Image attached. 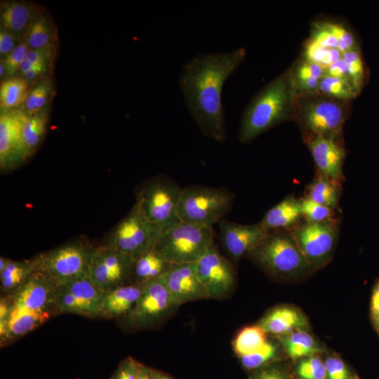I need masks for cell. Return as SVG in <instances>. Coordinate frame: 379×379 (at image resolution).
<instances>
[{
  "label": "cell",
  "mask_w": 379,
  "mask_h": 379,
  "mask_svg": "<svg viewBox=\"0 0 379 379\" xmlns=\"http://www.w3.org/2000/svg\"><path fill=\"white\" fill-rule=\"evenodd\" d=\"M34 271V259L19 261L9 259L6 267L0 272L1 289L14 293Z\"/></svg>",
  "instance_id": "obj_30"
},
{
  "label": "cell",
  "mask_w": 379,
  "mask_h": 379,
  "mask_svg": "<svg viewBox=\"0 0 379 379\" xmlns=\"http://www.w3.org/2000/svg\"><path fill=\"white\" fill-rule=\"evenodd\" d=\"M343 52L335 48L322 47L310 39L305 44L303 57L324 68L342 58Z\"/></svg>",
  "instance_id": "obj_36"
},
{
  "label": "cell",
  "mask_w": 379,
  "mask_h": 379,
  "mask_svg": "<svg viewBox=\"0 0 379 379\" xmlns=\"http://www.w3.org/2000/svg\"><path fill=\"white\" fill-rule=\"evenodd\" d=\"M318 171L342 182L345 152L338 138L315 136L305 140Z\"/></svg>",
  "instance_id": "obj_17"
},
{
  "label": "cell",
  "mask_w": 379,
  "mask_h": 379,
  "mask_svg": "<svg viewBox=\"0 0 379 379\" xmlns=\"http://www.w3.org/2000/svg\"><path fill=\"white\" fill-rule=\"evenodd\" d=\"M52 86L49 80L39 83L29 91L25 102V110L27 114L32 115L40 111L47 104L51 93Z\"/></svg>",
  "instance_id": "obj_38"
},
{
  "label": "cell",
  "mask_w": 379,
  "mask_h": 379,
  "mask_svg": "<svg viewBox=\"0 0 379 379\" xmlns=\"http://www.w3.org/2000/svg\"><path fill=\"white\" fill-rule=\"evenodd\" d=\"M13 304V303H12ZM12 304L10 305L8 300L4 298L0 301V335L3 336L6 327L7 321L11 312Z\"/></svg>",
  "instance_id": "obj_50"
},
{
  "label": "cell",
  "mask_w": 379,
  "mask_h": 379,
  "mask_svg": "<svg viewBox=\"0 0 379 379\" xmlns=\"http://www.w3.org/2000/svg\"><path fill=\"white\" fill-rule=\"evenodd\" d=\"M55 30L51 20L40 13L25 33L22 41L30 49L54 46Z\"/></svg>",
  "instance_id": "obj_29"
},
{
  "label": "cell",
  "mask_w": 379,
  "mask_h": 379,
  "mask_svg": "<svg viewBox=\"0 0 379 379\" xmlns=\"http://www.w3.org/2000/svg\"><path fill=\"white\" fill-rule=\"evenodd\" d=\"M337 222H300L290 232L312 267L325 265L332 257L339 234Z\"/></svg>",
  "instance_id": "obj_10"
},
{
  "label": "cell",
  "mask_w": 379,
  "mask_h": 379,
  "mask_svg": "<svg viewBox=\"0 0 379 379\" xmlns=\"http://www.w3.org/2000/svg\"><path fill=\"white\" fill-rule=\"evenodd\" d=\"M302 217L314 223L337 222L335 209L319 204L307 197L300 199Z\"/></svg>",
  "instance_id": "obj_35"
},
{
  "label": "cell",
  "mask_w": 379,
  "mask_h": 379,
  "mask_svg": "<svg viewBox=\"0 0 379 379\" xmlns=\"http://www.w3.org/2000/svg\"><path fill=\"white\" fill-rule=\"evenodd\" d=\"M286 353L293 359L311 357L320 352V347L311 334L302 329L279 335Z\"/></svg>",
  "instance_id": "obj_28"
},
{
  "label": "cell",
  "mask_w": 379,
  "mask_h": 379,
  "mask_svg": "<svg viewBox=\"0 0 379 379\" xmlns=\"http://www.w3.org/2000/svg\"><path fill=\"white\" fill-rule=\"evenodd\" d=\"M297 373L302 379H326L327 377L324 364L319 358L314 356L299 363Z\"/></svg>",
  "instance_id": "obj_40"
},
{
  "label": "cell",
  "mask_w": 379,
  "mask_h": 379,
  "mask_svg": "<svg viewBox=\"0 0 379 379\" xmlns=\"http://www.w3.org/2000/svg\"><path fill=\"white\" fill-rule=\"evenodd\" d=\"M378 331H379V314L373 315Z\"/></svg>",
  "instance_id": "obj_58"
},
{
  "label": "cell",
  "mask_w": 379,
  "mask_h": 379,
  "mask_svg": "<svg viewBox=\"0 0 379 379\" xmlns=\"http://www.w3.org/2000/svg\"><path fill=\"white\" fill-rule=\"evenodd\" d=\"M48 121L47 110H41L32 115L26 114L22 128V150L25 161L41 145L46 132Z\"/></svg>",
  "instance_id": "obj_25"
},
{
  "label": "cell",
  "mask_w": 379,
  "mask_h": 379,
  "mask_svg": "<svg viewBox=\"0 0 379 379\" xmlns=\"http://www.w3.org/2000/svg\"><path fill=\"white\" fill-rule=\"evenodd\" d=\"M347 102L319 92L295 95L292 118L305 140L315 136L338 138L347 118Z\"/></svg>",
  "instance_id": "obj_3"
},
{
  "label": "cell",
  "mask_w": 379,
  "mask_h": 379,
  "mask_svg": "<svg viewBox=\"0 0 379 379\" xmlns=\"http://www.w3.org/2000/svg\"><path fill=\"white\" fill-rule=\"evenodd\" d=\"M162 277L176 306L208 298L198 277L196 262L171 264Z\"/></svg>",
  "instance_id": "obj_15"
},
{
  "label": "cell",
  "mask_w": 379,
  "mask_h": 379,
  "mask_svg": "<svg viewBox=\"0 0 379 379\" xmlns=\"http://www.w3.org/2000/svg\"><path fill=\"white\" fill-rule=\"evenodd\" d=\"M26 113L23 110H1L0 169L13 170L25 161L22 150V128Z\"/></svg>",
  "instance_id": "obj_13"
},
{
  "label": "cell",
  "mask_w": 379,
  "mask_h": 379,
  "mask_svg": "<svg viewBox=\"0 0 379 379\" xmlns=\"http://www.w3.org/2000/svg\"><path fill=\"white\" fill-rule=\"evenodd\" d=\"M246 55L244 48L199 53L182 67L178 84L186 107L204 135L215 142L226 140L224 84Z\"/></svg>",
  "instance_id": "obj_1"
},
{
  "label": "cell",
  "mask_w": 379,
  "mask_h": 379,
  "mask_svg": "<svg viewBox=\"0 0 379 379\" xmlns=\"http://www.w3.org/2000/svg\"><path fill=\"white\" fill-rule=\"evenodd\" d=\"M341 183L317 171L314 178L307 187L306 196L312 201L335 209L341 195Z\"/></svg>",
  "instance_id": "obj_26"
},
{
  "label": "cell",
  "mask_w": 379,
  "mask_h": 379,
  "mask_svg": "<svg viewBox=\"0 0 379 379\" xmlns=\"http://www.w3.org/2000/svg\"><path fill=\"white\" fill-rule=\"evenodd\" d=\"M91 277L95 284L105 294L123 286L104 263L95 248L88 265Z\"/></svg>",
  "instance_id": "obj_34"
},
{
  "label": "cell",
  "mask_w": 379,
  "mask_h": 379,
  "mask_svg": "<svg viewBox=\"0 0 379 379\" xmlns=\"http://www.w3.org/2000/svg\"><path fill=\"white\" fill-rule=\"evenodd\" d=\"M9 259L5 257H1L0 258V272H1L7 265Z\"/></svg>",
  "instance_id": "obj_56"
},
{
  "label": "cell",
  "mask_w": 379,
  "mask_h": 379,
  "mask_svg": "<svg viewBox=\"0 0 379 379\" xmlns=\"http://www.w3.org/2000/svg\"><path fill=\"white\" fill-rule=\"evenodd\" d=\"M64 286L90 311L92 317L100 316L102 302L106 296L92 280L89 270L58 284Z\"/></svg>",
  "instance_id": "obj_20"
},
{
  "label": "cell",
  "mask_w": 379,
  "mask_h": 379,
  "mask_svg": "<svg viewBox=\"0 0 379 379\" xmlns=\"http://www.w3.org/2000/svg\"><path fill=\"white\" fill-rule=\"evenodd\" d=\"M29 50L28 46L22 41L11 53L6 56L3 62L6 77H12L20 70V65L26 59Z\"/></svg>",
  "instance_id": "obj_43"
},
{
  "label": "cell",
  "mask_w": 379,
  "mask_h": 379,
  "mask_svg": "<svg viewBox=\"0 0 379 379\" xmlns=\"http://www.w3.org/2000/svg\"><path fill=\"white\" fill-rule=\"evenodd\" d=\"M55 308L61 313L92 317L89 310L62 284H58L55 298Z\"/></svg>",
  "instance_id": "obj_37"
},
{
  "label": "cell",
  "mask_w": 379,
  "mask_h": 379,
  "mask_svg": "<svg viewBox=\"0 0 379 379\" xmlns=\"http://www.w3.org/2000/svg\"><path fill=\"white\" fill-rule=\"evenodd\" d=\"M50 314L49 311L32 310L13 303L5 332L1 339H13L27 333L44 323Z\"/></svg>",
  "instance_id": "obj_22"
},
{
  "label": "cell",
  "mask_w": 379,
  "mask_h": 379,
  "mask_svg": "<svg viewBox=\"0 0 379 379\" xmlns=\"http://www.w3.org/2000/svg\"><path fill=\"white\" fill-rule=\"evenodd\" d=\"M94 249L81 241L58 246L34 258L36 270L62 283L88 270Z\"/></svg>",
  "instance_id": "obj_9"
},
{
  "label": "cell",
  "mask_w": 379,
  "mask_h": 379,
  "mask_svg": "<svg viewBox=\"0 0 379 379\" xmlns=\"http://www.w3.org/2000/svg\"><path fill=\"white\" fill-rule=\"evenodd\" d=\"M318 92L337 99L349 100L359 92L349 77L325 74L321 79Z\"/></svg>",
  "instance_id": "obj_33"
},
{
  "label": "cell",
  "mask_w": 379,
  "mask_h": 379,
  "mask_svg": "<svg viewBox=\"0 0 379 379\" xmlns=\"http://www.w3.org/2000/svg\"><path fill=\"white\" fill-rule=\"evenodd\" d=\"M168 262L154 248L140 257L134 262L133 275L138 283H145L163 275L170 267Z\"/></svg>",
  "instance_id": "obj_27"
},
{
  "label": "cell",
  "mask_w": 379,
  "mask_h": 379,
  "mask_svg": "<svg viewBox=\"0 0 379 379\" xmlns=\"http://www.w3.org/2000/svg\"><path fill=\"white\" fill-rule=\"evenodd\" d=\"M47 65H38L29 70L28 72H25L24 74V79H25L27 81H33L35 79L38 78L39 76L45 73V72L47 70Z\"/></svg>",
  "instance_id": "obj_51"
},
{
  "label": "cell",
  "mask_w": 379,
  "mask_h": 379,
  "mask_svg": "<svg viewBox=\"0 0 379 379\" xmlns=\"http://www.w3.org/2000/svg\"><path fill=\"white\" fill-rule=\"evenodd\" d=\"M294 96L318 92L319 82L325 75V68L304 57L288 70Z\"/></svg>",
  "instance_id": "obj_24"
},
{
  "label": "cell",
  "mask_w": 379,
  "mask_h": 379,
  "mask_svg": "<svg viewBox=\"0 0 379 379\" xmlns=\"http://www.w3.org/2000/svg\"><path fill=\"white\" fill-rule=\"evenodd\" d=\"M234 194L222 187L191 185L182 189L178 208L181 222L212 227L231 210Z\"/></svg>",
  "instance_id": "obj_6"
},
{
  "label": "cell",
  "mask_w": 379,
  "mask_h": 379,
  "mask_svg": "<svg viewBox=\"0 0 379 379\" xmlns=\"http://www.w3.org/2000/svg\"><path fill=\"white\" fill-rule=\"evenodd\" d=\"M256 379H288L280 371L272 368L261 373Z\"/></svg>",
  "instance_id": "obj_52"
},
{
  "label": "cell",
  "mask_w": 379,
  "mask_h": 379,
  "mask_svg": "<svg viewBox=\"0 0 379 379\" xmlns=\"http://www.w3.org/2000/svg\"><path fill=\"white\" fill-rule=\"evenodd\" d=\"M212 227L180 221L161 234L154 248L170 263L196 262L213 245Z\"/></svg>",
  "instance_id": "obj_5"
},
{
  "label": "cell",
  "mask_w": 379,
  "mask_h": 379,
  "mask_svg": "<svg viewBox=\"0 0 379 379\" xmlns=\"http://www.w3.org/2000/svg\"><path fill=\"white\" fill-rule=\"evenodd\" d=\"M143 283L119 286L107 294L102 302L100 316L114 317L129 313L138 300Z\"/></svg>",
  "instance_id": "obj_23"
},
{
  "label": "cell",
  "mask_w": 379,
  "mask_h": 379,
  "mask_svg": "<svg viewBox=\"0 0 379 379\" xmlns=\"http://www.w3.org/2000/svg\"><path fill=\"white\" fill-rule=\"evenodd\" d=\"M303 218L300 199L288 195L264 215L260 224L268 231H291Z\"/></svg>",
  "instance_id": "obj_19"
},
{
  "label": "cell",
  "mask_w": 379,
  "mask_h": 379,
  "mask_svg": "<svg viewBox=\"0 0 379 379\" xmlns=\"http://www.w3.org/2000/svg\"><path fill=\"white\" fill-rule=\"evenodd\" d=\"M163 232L160 226L145 218L135 203L110 232L105 246L122 252L135 260L155 247Z\"/></svg>",
  "instance_id": "obj_7"
},
{
  "label": "cell",
  "mask_w": 379,
  "mask_h": 379,
  "mask_svg": "<svg viewBox=\"0 0 379 379\" xmlns=\"http://www.w3.org/2000/svg\"><path fill=\"white\" fill-rule=\"evenodd\" d=\"M323 23L337 39L338 42V49L341 52L344 53L357 49L354 36L345 27L330 22Z\"/></svg>",
  "instance_id": "obj_42"
},
{
  "label": "cell",
  "mask_w": 379,
  "mask_h": 379,
  "mask_svg": "<svg viewBox=\"0 0 379 379\" xmlns=\"http://www.w3.org/2000/svg\"><path fill=\"white\" fill-rule=\"evenodd\" d=\"M218 223L222 244L235 261L248 256L269 234L260 222L243 225L221 219Z\"/></svg>",
  "instance_id": "obj_14"
},
{
  "label": "cell",
  "mask_w": 379,
  "mask_h": 379,
  "mask_svg": "<svg viewBox=\"0 0 379 379\" xmlns=\"http://www.w3.org/2000/svg\"><path fill=\"white\" fill-rule=\"evenodd\" d=\"M265 333L285 335L308 325L307 319L298 310L291 307H279L271 310L258 324Z\"/></svg>",
  "instance_id": "obj_21"
},
{
  "label": "cell",
  "mask_w": 379,
  "mask_h": 379,
  "mask_svg": "<svg viewBox=\"0 0 379 379\" xmlns=\"http://www.w3.org/2000/svg\"><path fill=\"white\" fill-rule=\"evenodd\" d=\"M58 283L48 274L34 271L13 293V303L32 310L55 307Z\"/></svg>",
  "instance_id": "obj_16"
},
{
  "label": "cell",
  "mask_w": 379,
  "mask_h": 379,
  "mask_svg": "<svg viewBox=\"0 0 379 379\" xmlns=\"http://www.w3.org/2000/svg\"><path fill=\"white\" fill-rule=\"evenodd\" d=\"M371 310L373 315L379 314V281L375 288L372 296Z\"/></svg>",
  "instance_id": "obj_53"
},
{
  "label": "cell",
  "mask_w": 379,
  "mask_h": 379,
  "mask_svg": "<svg viewBox=\"0 0 379 379\" xmlns=\"http://www.w3.org/2000/svg\"><path fill=\"white\" fill-rule=\"evenodd\" d=\"M6 74V68L4 62H0V77L2 78Z\"/></svg>",
  "instance_id": "obj_57"
},
{
  "label": "cell",
  "mask_w": 379,
  "mask_h": 379,
  "mask_svg": "<svg viewBox=\"0 0 379 379\" xmlns=\"http://www.w3.org/2000/svg\"><path fill=\"white\" fill-rule=\"evenodd\" d=\"M136 379H152V370L140 364Z\"/></svg>",
  "instance_id": "obj_54"
},
{
  "label": "cell",
  "mask_w": 379,
  "mask_h": 379,
  "mask_svg": "<svg viewBox=\"0 0 379 379\" xmlns=\"http://www.w3.org/2000/svg\"><path fill=\"white\" fill-rule=\"evenodd\" d=\"M248 256L267 272L277 277H296L312 268L289 231L269 232Z\"/></svg>",
  "instance_id": "obj_4"
},
{
  "label": "cell",
  "mask_w": 379,
  "mask_h": 379,
  "mask_svg": "<svg viewBox=\"0 0 379 379\" xmlns=\"http://www.w3.org/2000/svg\"><path fill=\"white\" fill-rule=\"evenodd\" d=\"M53 54L54 46L30 49L27 54L26 59L35 65H48L49 62L53 59Z\"/></svg>",
  "instance_id": "obj_48"
},
{
  "label": "cell",
  "mask_w": 379,
  "mask_h": 379,
  "mask_svg": "<svg viewBox=\"0 0 379 379\" xmlns=\"http://www.w3.org/2000/svg\"><path fill=\"white\" fill-rule=\"evenodd\" d=\"M152 379H171L166 375L155 370H152Z\"/></svg>",
  "instance_id": "obj_55"
},
{
  "label": "cell",
  "mask_w": 379,
  "mask_h": 379,
  "mask_svg": "<svg viewBox=\"0 0 379 379\" xmlns=\"http://www.w3.org/2000/svg\"><path fill=\"white\" fill-rule=\"evenodd\" d=\"M34 4L24 1H7L1 3V28L22 40L31 24L40 13Z\"/></svg>",
  "instance_id": "obj_18"
},
{
  "label": "cell",
  "mask_w": 379,
  "mask_h": 379,
  "mask_svg": "<svg viewBox=\"0 0 379 379\" xmlns=\"http://www.w3.org/2000/svg\"><path fill=\"white\" fill-rule=\"evenodd\" d=\"M277 354L276 347L270 342L266 343L258 350L241 357L242 364L247 368H256L270 360L274 358Z\"/></svg>",
  "instance_id": "obj_41"
},
{
  "label": "cell",
  "mask_w": 379,
  "mask_h": 379,
  "mask_svg": "<svg viewBox=\"0 0 379 379\" xmlns=\"http://www.w3.org/2000/svg\"><path fill=\"white\" fill-rule=\"evenodd\" d=\"M139 365L131 358L125 359L119 365L112 379H136Z\"/></svg>",
  "instance_id": "obj_47"
},
{
  "label": "cell",
  "mask_w": 379,
  "mask_h": 379,
  "mask_svg": "<svg viewBox=\"0 0 379 379\" xmlns=\"http://www.w3.org/2000/svg\"><path fill=\"white\" fill-rule=\"evenodd\" d=\"M325 72L330 76L349 77L347 65L342 58L326 67Z\"/></svg>",
  "instance_id": "obj_49"
},
{
  "label": "cell",
  "mask_w": 379,
  "mask_h": 379,
  "mask_svg": "<svg viewBox=\"0 0 379 379\" xmlns=\"http://www.w3.org/2000/svg\"><path fill=\"white\" fill-rule=\"evenodd\" d=\"M311 40L318 45L328 48H338V42L335 36L326 27L324 23L316 25Z\"/></svg>",
  "instance_id": "obj_44"
},
{
  "label": "cell",
  "mask_w": 379,
  "mask_h": 379,
  "mask_svg": "<svg viewBox=\"0 0 379 379\" xmlns=\"http://www.w3.org/2000/svg\"><path fill=\"white\" fill-rule=\"evenodd\" d=\"M196 269L208 298H222L234 285V267L214 244L196 262Z\"/></svg>",
  "instance_id": "obj_11"
},
{
  "label": "cell",
  "mask_w": 379,
  "mask_h": 379,
  "mask_svg": "<svg viewBox=\"0 0 379 379\" xmlns=\"http://www.w3.org/2000/svg\"><path fill=\"white\" fill-rule=\"evenodd\" d=\"M294 91L289 71L267 84L241 114L239 140L247 143L292 117Z\"/></svg>",
  "instance_id": "obj_2"
},
{
  "label": "cell",
  "mask_w": 379,
  "mask_h": 379,
  "mask_svg": "<svg viewBox=\"0 0 379 379\" xmlns=\"http://www.w3.org/2000/svg\"><path fill=\"white\" fill-rule=\"evenodd\" d=\"M342 59L347 65L349 77L359 91L364 83V67L358 49L343 53Z\"/></svg>",
  "instance_id": "obj_39"
},
{
  "label": "cell",
  "mask_w": 379,
  "mask_h": 379,
  "mask_svg": "<svg viewBox=\"0 0 379 379\" xmlns=\"http://www.w3.org/2000/svg\"><path fill=\"white\" fill-rule=\"evenodd\" d=\"M22 40L15 34L1 28L0 55L6 56L11 53Z\"/></svg>",
  "instance_id": "obj_46"
},
{
  "label": "cell",
  "mask_w": 379,
  "mask_h": 379,
  "mask_svg": "<svg viewBox=\"0 0 379 379\" xmlns=\"http://www.w3.org/2000/svg\"><path fill=\"white\" fill-rule=\"evenodd\" d=\"M266 333L259 326H251L243 328L233 343L234 352L240 357L254 352L266 343Z\"/></svg>",
  "instance_id": "obj_32"
},
{
  "label": "cell",
  "mask_w": 379,
  "mask_h": 379,
  "mask_svg": "<svg viewBox=\"0 0 379 379\" xmlns=\"http://www.w3.org/2000/svg\"><path fill=\"white\" fill-rule=\"evenodd\" d=\"M29 91L28 81L22 77H11L3 81L0 87L1 109H13L25 103Z\"/></svg>",
  "instance_id": "obj_31"
},
{
  "label": "cell",
  "mask_w": 379,
  "mask_h": 379,
  "mask_svg": "<svg viewBox=\"0 0 379 379\" xmlns=\"http://www.w3.org/2000/svg\"><path fill=\"white\" fill-rule=\"evenodd\" d=\"M176 306L162 275L143 283L141 294L128 313L129 320L140 325L149 324Z\"/></svg>",
  "instance_id": "obj_12"
},
{
  "label": "cell",
  "mask_w": 379,
  "mask_h": 379,
  "mask_svg": "<svg viewBox=\"0 0 379 379\" xmlns=\"http://www.w3.org/2000/svg\"><path fill=\"white\" fill-rule=\"evenodd\" d=\"M324 365L328 379H349L347 368L340 359L330 357L326 360Z\"/></svg>",
  "instance_id": "obj_45"
},
{
  "label": "cell",
  "mask_w": 379,
  "mask_h": 379,
  "mask_svg": "<svg viewBox=\"0 0 379 379\" xmlns=\"http://www.w3.org/2000/svg\"><path fill=\"white\" fill-rule=\"evenodd\" d=\"M182 189L171 179L158 178L142 187L135 203L147 220L165 231L180 221L178 208Z\"/></svg>",
  "instance_id": "obj_8"
}]
</instances>
